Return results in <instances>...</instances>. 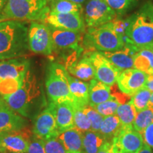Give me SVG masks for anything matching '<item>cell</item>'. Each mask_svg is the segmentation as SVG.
Returning <instances> with one entry per match:
<instances>
[{
  "label": "cell",
  "instance_id": "obj_13",
  "mask_svg": "<svg viewBox=\"0 0 153 153\" xmlns=\"http://www.w3.org/2000/svg\"><path fill=\"white\" fill-rule=\"evenodd\" d=\"M49 27L52 36L54 50L82 51L79 45L82 38L81 32L60 29L50 26Z\"/></svg>",
  "mask_w": 153,
  "mask_h": 153
},
{
  "label": "cell",
  "instance_id": "obj_48",
  "mask_svg": "<svg viewBox=\"0 0 153 153\" xmlns=\"http://www.w3.org/2000/svg\"><path fill=\"white\" fill-rule=\"evenodd\" d=\"M0 153H2V152H0Z\"/></svg>",
  "mask_w": 153,
  "mask_h": 153
},
{
  "label": "cell",
  "instance_id": "obj_45",
  "mask_svg": "<svg viewBox=\"0 0 153 153\" xmlns=\"http://www.w3.org/2000/svg\"><path fill=\"white\" fill-rule=\"evenodd\" d=\"M57 1V0H45V1H46L48 4H49L52 3V2H54V1Z\"/></svg>",
  "mask_w": 153,
  "mask_h": 153
},
{
  "label": "cell",
  "instance_id": "obj_14",
  "mask_svg": "<svg viewBox=\"0 0 153 153\" xmlns=\"http://www.w3.org/2000/svg\"><path fill=\"white\" fill-rule=\"evenodd\" d=\"M30 141V135L22 129L1 133L0 137V145L4 152L11 153H27Z\"/></svg>",
  "mask_w": 153,
  "mask_h": 153
},
{
  "label": "cell",
  "instance_id": "obj_25",
  "mask_svg": "<svg viewBox=\"0 0 153 153\" xmlns=\"http://www.w3.org/2000/svg\"><path fill=\"white\" fill-rule=\"evenodd\" d=\"M123 130V126L119 118L114 114L104 118L99 129V133L106 139L107 141H110L114 137H117Z\"/></svg>",
  "mask_w": 153,
  "mask_h": 153
},
{
  "label": "cell",
  "instance_id": "obj_28",
  "mask_svg": "<svg viewBox=\"0 0 153 153\" xmlns=\"http://www.w3.org/2000/svg\"><path fill=\"white\" fill-rule=\"evenodd\" d=\"M51 12L61 13V14H70L76 13L82 14L83 7L82 5L72 2L69 0H57L48 4Z\"/></svg>",
  "mask_w": 153,
  "mask_h": 153
},
{
  "label": "cell",
  "instance_id": "obj_26",
  "mask_svg": "<svg viewBox=\"0 0 153 153\" xmlns=\"http://www.w3.org/2000/svg\"><path fill=\"white\" fill-rule=\"evenodd\" d=\"M106 139L99 132L87 131L83 133V148L85 153H97Z\"/></svg>",
  "mask_w": 153,
  "mask_h": 153
},
{
  "label": "cell",
  "instance_id": "obj_31",
  "mask_svg": "<svg viewBox=\"0 0 153 153\" xmlns=\"http://www.w3.org/2000/svg\"><path fill=\"white\" fill-rule=\"evenodd\" d=\"M153 123V108H147L137 113L133 128L142 134L149 125Z\"/></svg>",
  "mask_w": 153,
  "mask_h": 153
},
{
  "label": "cell",
  "instance_id": "obj_42",
  "mask_svg": "<svg viewBox=\"0 0 153 153\" xmlns=\"http://www.w3.org/2000/svg\"><path fill=\"white\" fill-rule=\"evenodd\" d=\"M69 1H71L72 2L78 4L83 5L84 4L86 3V1H87V0H69Z\"/></svg>",
  "mask_w": 153,
  "mask_h": 153
},
{
  "label": "cell",
  "instance_id": "obj_19",
  "mask_svg": "<svg viewBox=\"0 0 153 153\" xmlns=\"http://www.w3.org/2000/svg\"><path fill=\"white\" fill-rule=\"evenodd\" d=\"M68 153H85L83 133L75 128L60 132L58 137Z\"/></svg>",
  "mask_w": 153,
  "mask_h": 153
},
{
  "label": "cell",
  "instance_id": "obj_33",
  "mask_svg": "<svg viewBox=\"0 0 153 153\" xmlns=\"http://www.w3.org/2000/svg\"><path fill=\"white\" fill-rule=\"evenodd\" d=\"M23 79H7L0 82V97L1 99L16 92L22 86Z\"/></svg>",
  "mask_w": 153,
  "mask_h": 153
},
{
  "label": "cell",
  "instance_id": "obj_17",
  "mask_svg": "<svg viewBox=\"0 0 153 153\" xmlns=\"http://www.w3.org/2000/svg\"><path fill=\"white\" fill-rule=\"evenodd\" d=\"M137 50L126 45L122 49L114 52H101L112 65L120 71L133 68L134 57Z\"/></svg>",
  "mask_w": 153,
  "mask_h": 153
},
{
  "label": "cell",
  "instance_id": "obj_36",
  "mask_svg": "<svg viewBox=\"0 0 153 153\" xmlns=\"http://www.w3.org/2000/svg\"><path fill=\"white\" fill-rule=\"evenodd\" d=\"M45 153H68L58 137L45 140Z\"/></svg>",
  "mask_w": 153,
  "mask_h": 153
},
{
  "label": "cell",
  "instance_id": "obj_23",
  "mask_svg": "<svg viewBox=\"0 0 153 153\" xmlns=\"http://www.w3.org/2000/svg\"><path fill=\"white\" fill-rule=\"evenodd\" d=\"M55 118L60 133L74 128L73 109L71 104L68 103L55 104Z\"/></svg>",
  "mask_w": 153,
  "mask_h": 153
},
{
  "label": "cell",
  "instance_id": "obj_6",
  "mask_svg": "<svg viewBox=\"0 0 153 153\" xmlns=\"http://www.w3.org/2000/svg\"><path fill=\"white\" fill-rule=\"evenodd\" d=\"M84 45L99 52H114L122 49L125 45L123 36L114 28L112 22L89 28L84 37Z\"/></svg>",
  "mask_w": 153,
  "mask_h": 153
},
{
  "label": "cell",
  "instance_id": "obj_29",
  "mask_svg": "<svg viewBox=\"0 0 153 153\" xmlns=\"http://www.w3.org/2000/svg\"><path fill=\"white\" fill-rule=\"evenodd\" d=\"M74 116V128L82 133L91 131V123L87 115L84 112L82 107L79 104L72 105Z\"/></svg>",
  "mask_w": 153,
  "mask_h": 153
},
{
  "label": "cell",
  "instance_id": "obj_41",
  "mask_svg": "<svg viewBox=\"0 0 153 153\" xmlns=\"http://www.w3.org/2000/svg\"><path fill=\"white\" fill-rule=\"evenodd\" d=\"M138 153H153L152 152V150H151V148L150 146H148V145L144 143V145H143V148H142V150Z\"/></svg>",
  "mask_w": 153,
  "mask_h": 153
},
{
  "label": "cell",
  "instance_id": "obj_12",
  "mask_svg": "<svg viewBox=\"0 0 153 153\" xmlns=\"http://www.w3.org/2000/svg\"><path fill=\"white\" fill-rule=\"evenodd\" d=\"M148 76V74L137 69H128L120 72L116 83L122 92L133 96L139 89L144 87Z\"/></svg>",
  "mask_w": 153,
  "mask_h": 153
},
{
  "label": "cell",
  "instance_id": "obj_10",
  "mask_svg": "<svg viewBox=\"0 0 153 153\" xmlns=\"http://www.w3.org/2000/svg\"><path fill=\"white\" fill-rule=\"evenodd\" d=\"M89 57L94 69V79L109 87L116 83L121 71L112 65L102 53L94 51Z\"/></svg>",
  "mask_w": 153,
  "mask_h": 153
},
{
  "label": "cell",
  "instance_id": "obj_24",
  "mask_svg": "<svg viewBox=\"0 0 153 153\" xmlns=\"http://www.w3.org/2000/svg\"><path fill=\"white\" fill-rule=\"evenodd\" d=\"M133 68L145 72L148 75L153 73V49L152 47L137 49L134 57Z\"/></svg>",
  "mask_w": 153,
  "mask_h": 153
},
{
  "label": "cell",
  "instance_id": "obj_30",
  "mask_svg": "<svg viewBox=\"0 0 153 153\" xmlns=\"http://www.w3.org/2000/svg\"><path fill=\"white\" fill-rule=\"evenodd\" d=\"M116 13L118 17H122L137 7L138 0H104Z\"/></svg>",
  "mask_w": 153,
  "mask_h": 153
},
{
  "label": "cell",
  "instance_id": "obj_39",
  "mask_svg": "<svg viewBox=\"0 0 153 153\" xmlns=\"http://www.w3.org/2000/svg\"><path fill=\"white\" fill-rule=\"evenodd\" d=\"M141 135L145 144L153 149V123L149 125Z\"/></svg>",
  "mask_w": 153,
  "mask_h": 153
},
{
  "label": "cell",
  "instance_id": "obj_40",
  "mask_svg": "<svg viewBox=\"0 0 153 153\" xmlns=\"http://www.w3.org/2000/svg\"><path fill=\"white\" fill-rule=\"evenodd\" d=\"M144 87L150 90L151 92H153V76L149 75L148 79H147L146 82H145Z\"/></svg>",
  "mask_w": 153,
  "mask_h": 153
},
{
  "label": "cell",
  "instance_id": "obj_44",
  "mask_svg": "<svg viewBox=\"0 0 153 153\" xmlns=\"http://www.w3.org/2000/svg\"><path fill=\"white\" fill-rule=\"evenodd\" d=\"M6 1H7V0H0V11L3 9L4 6L5 5Z\"/></svg>",
  "mask_w": 153,
  "mask_h": 153
},
{
  "label": "cell",
  "instance_id": "obj_37",
  "mask_svg": "<svg viewBox=\"0 0 153 153\" xmlns=\"http://www.w3.org/2000/svg\"><path fill=\"white\" fill-rule=\"evenodd\" d=\"M97 153H124L118 145L116 137L107 141Z\"/></svg>",
  "mask_w": 153,
  "mask_h": 153
},
{
  "label": "cell",
  "instance_id": "obj_8",
  "mask_svg": "<svg viewBox=\"0 0 153 153\" xmlns=\"http://www.w3.org/2000/svg\"><path fill=\"white\" fill-rule=\"evenodd\" d=\"M84 19L88 28H97L111 22L117 14L104 0H87L84 9Z\"/></svg>",
  "mask_w": 153,
  "mask_h": 153
},
{
  "label": "cell",
  "instance_id": "obj_22",
  "mask_svg": "<svg viewBox=\"0 0 153 153\" xmlns=\"http://www.w3.org/2000/svg\"><path fill=\"white\" fill-rule=\"evenodd\" d=\"M89 105L95 106L111 99L109 86L105 85L96 79H92L89 83Z\"/></svg>",
  "mask_w": 153,
  "mask_h": 153
},
{
  "label": "cell",
  "instance_id": "obj_3",
  "mask_svg": "<svg viewBox=\"0 0 153 153\" xmlns=\"http://www.w3.org/2000/svg\"><path fill=\"white\" fill-rule=\"evenodd\" d=\"M42 97V88L36 76L28 70L22 85L16 92L2 98L9 108L24 117L29 116L32 108Z\"/></svg>",
  "mask_w": 153,
  "mask_h": 153
},
{
  "label": "cell",
  "instance_id": "obj_46",
  "mask_svg": "<svg viewBox=\"0 0 153 153\" xmlns=\"http://www.w3.org/2000/svg\"><path fill=\"white\" fill-rule=\"evenodd\" d=\"M1 133H0V137H1ZM0 152H4V150H3V149L1 148V145H0Z\"/></svg>",
  "mask_w": 153,
  "mask_h": 153
},
{
  "label": "cell",
  "instance_id": "obj_27",
  "mask_svg": "<svg viewBox=\"0 0 153 153\" xmlns=\"http://www.w3.org/2000/svg\"><path fill=\"white\" fill-rule=\"evenodd\" d=\"M137 113L135 106L130 101L126 104H120L116 111V115L119 118L123 129H131L133 128V123Z\"/></svg>",
  "mask_w": 153,
  "mask_h": 153
},
{
  "label": "cell",
  "instance_id": "obj_21",
  "mask_svg": "<svg viewBox=\"0 0 153 153\" xmlns=\"http://www.w3.org/2000/svg\"><path fill=\"white\" fill-rule=\"evenodd\" d=\"M68 79L70 92L76 104L81 106L89 104V84L74 77L69 73Z\"/></svg>",
  "mask_w": 153,
  "mask_h": 153
},
{
  "label": "cell",
  "instance_id": "obj_43",
  "mask_svg": "<svg viewBox=\"0 0 153 153\" xmlns=\"http://www.w3.org/2000/svg\"><path fill=\"white\" fill-rule=\"evenodd\" d=\"M148 108H153V92H152V94H151L150 100H149V102H148Z\"/></svg>",
  "mask_w": 153,
  "mask_h": 153
},
{
  "label": "cell",
  "instance_id": "obj_4",
  "mask_svg": "<svg viewBox=\"0 0 153 153\" xmlns=\"http://www.w3.org/2000/svg\"><path fill=\"white\" fill-rule=\"evenodd\" d=\"M50 11L45 0H7L0 11V22L6 20L42 22Z\"/></svg>",
  "mask_w": 153,
  "mask_h": 153
},
{
  "label": "cell",
  "instance_id": "obj_15",
  "mask_svg": "<svg viewBox=\"0 0 153 153\" xmlns=\"http://www.w3.org/2000/svg\"><path fill=\"white\" fill-rule=\"evenodd\" d=\"M29 67V61L24 58L0 60V82L7 79H23Z\"/></svg>",
  "mask_w": 153,
  "mask_h": 153
},
{
  "label": "cell",
  "instance_id": "obj_47",
  "mask_svg": "<svg viewBox=\"0 0 153 153\" xmlns=\"http://www.w3.org/2000/svg\"><path fill=\"white\" fill-rule=\"evenodd\" d=\"M152 49H153V45H152Z\"/></svg>",
  "mask_w": 153,
  "mask_h": 153
},
{
  "label": "cell",
  "instance_id": "obj_18",
  "mask_svg": "<svg viewBox=\"0 0 153 153\" xmlns=\"http://www.w3.org/2000/svg\"><path fill=\"white\" fill-rule=\"evenodd\" d=\"M116 140L124 153H138L145 143L142 135L133 128L123 129Z\"/></svg>",
  "mask_w": 153,
  "mask_h": 153
},
{
  "label": "cell",
  "instance_id": "obj_20",
  "mask_svg": "<svg viewBox=\"0 0 153 153\" xmlns=\"http://www.w3.org/2000/svg\"><path fill=\"white\" fill-rule=\"evenodd\" d=\"M66 70L70 75L82 81H91L94 78V69L89 56H84L77 62L72 63Z\"/></svg>",
  "mask_w": 153,
  "mask_h": 153
},
{
  "label": "cell",
  "instance_id": "obj_16",
  "mask_svg": "<svg viewBox=\"0 0 153 153\" xmlns=\"http://www.w3.org/2000/svg\"><path fill=\"white\" fill-rule=\"evenodd\" d=\"M24 124L22 116L9 108L3 99L0 100V133L24 129Z\"/></svg>",
  "mask_w": 153,
  "mask_h": 153
},
{
  "label": "cell",
  "instance_id": "obj_7",
  "mask_svg": "<svg viewBox=\"0 0 153 153\" xmlns=\"http://www.w3.org/2000/svg\"><path fill=\"white\" fill-rule=\"evenodd\" d=\"M29 51L37 54L51 55L54 51L49 26L44 23L32 22L28 30Z\"/></svg>",
  "mask_w": 153,
  "mask_h": 153
},
{
  "label": "cell",
  "instance_id": "obj_5",
  "mask_svg": "<svg viewBox=\"0 0 153 153\" xmlns=\"http://www.w3.org/2000/svg\"><path fill=\"white\" fill-rule=\"evenodd\" d=\"M66 68L57 62L50 64L48 69L45 89L50 103L55 104H76L70 92Z\"/></svg>",
  "mask_w": 153,
  "mask_h": 153
},
{
  "label": "cell",
  "instance_id": "obj_2",
  "mask_svg": "<svg viewBox=\"0 0 153 153\" xmlns=\"http://www.w3.org/2000/svg\"><path fill=\"white\" fill-rule=\"evenodd\" d=\"M28 28L16 20L0 22V60L17 58L28 51Z\"/></svg>",
  "mask_w": 153,
  "mask_h": 153
},
{
  "label": "cell",
  "instance_id": "obj_32",
  "mask_svg": "<svg viewBox=\"0 0 153 153\" xmlns=\"http://www.w3.org/2000/svg\"><path fill=\"white\" fill-rule=\"evenodd\" d=\"M151 94L152 92L150 90L145 87H143L132 96L131 101L137 112L141 111L148 108Z\"/></svg>",
  "mask_w": 153,
  "mask_h": 153
},
{
  "label": "cell",
  "instance_id": "obj_9",
  "mask_svg": "<svg viewBox=\"0 0 153 153\" xmlns=\"http://www.w3.org/2000/svg\"><path fill=\"white\" fill-rule=\"evenodd\" d=\"M33 132L36 137L43 140L58 137L60 131L55 118V104L50 103L49 106L36 117Z\"/></svg>",
  "mask_w": 153,
  "mask_h": 153
},
{
  "label": "cell",
  "instance_id": "obj_1",
  "mask_svg": "<svg viewBox=\"0 0 153 153\" xmlns=\"http://www.w3.org/2000/svg\"><path fill=\"white\" fill-rule=\"evenodd\" d=\"M127 20L124 42L135 49L153 45V4L145 3Z\"/></svg>",
  "mask_w": 153,
  "mask_h": 153
},
{
  "label": "cell",
  "instance_id": "obj_38",
  "mask_svg": "<svg viewBox=\"0 0 153 153\" xmlns=\"http://www.w3.org/2000/svg\"><path fill=\"white\" fill-rule=\"evenodd\" d=\"M27 153H45V140L37 137L30 140Z\"/></svg>",
  "mask_w": 153,
  "mask_h": 153
},
{
  "label": "cell",
  "instance_id": "obj_34",
  "mask_svg": "<svg viewBox=\"0 0 153 153\" xmlns=\"http://www.w3.org/2000/svg\"><path fill=\"white\" fill-rule=\"evenodd\" d=\"M82 108L91 123V131L99 132L101 123L104 117H103L94 107L91 106L89 104L84 106Z\"/></svg>",
  "mask_w": 153,
  "mask_h": 153
},
{
  "label": "cell",
  "instance_id": "obj_11",
  "mask_svg": "<svg viewBox=\"0 0 153 153\" xmlns=\"http://www.w3.org/2000/svg\"><path fill=\"white\" fill-rule=\"evenodd\" d=\"M41 22L60 29L73 30L81 33L85 30V19L81 14L76 13L61 14L49 11Z\"/></svg>",
  "mask_w": 153,
  "mask_h": 153
},
{
  "label": "cell",
  "instance_id": "obj_35",
  "mask_svg": "<svg viewBox=\"0 0 153 153\" xmlns=\"http://www.w3.org/2000/svg\"><path fill=\"white\" fill-rule=\"evenodd\" d=\"M120 105V104H119V102L116 99H114V97H112L111 99L94 106V108L103 117H106V116H112V115L116 114V111H117L118 106Z\"/></svg>",
  "mask_w": 153,
  "mask_h": 153
}]
</instances>
